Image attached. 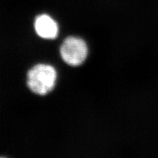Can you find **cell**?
Returning <instances> with one entry per match:
<instances>
[{
    "instance_id": "cell-2",
    "label": "cell",
    "mask_w": 158,
    "mask_h": 158,
    "mask_svg": "<svg viewBox=\"0 0 158 158\" xmlns=\"http://www.w3.org/2000/svg\"><path fill=\"white\" fill-rule=\"evenodd\" d=\"M60 54L63 60L69 65L77 67L86 59L88 48L82 38L70 36L67 38L61 44Z\"/></svg>"
},
{
    "instance_id": "cell-1",
    "label": "cell",
    "mask_w": 158,
    "mask_h": 158,
    "mask_svg": "<svg viewBox=\"0 0 158 158\" xmlns=\"http://www.w3.org/2000/svg\"><path fill=\"white\" fill-rule=\"evenodd\" d=\"M56 78L57 72L52 66L38 64L28 73V86L36 94L45 95L53 90Z\"/></svg>"
},
{
    "instance_id": "cell-3",
    "label": "cell",
    "mask_w": 158,
    "mask_h": 158,
    "mask_svg": "<svg viewBox=\"0 0 158 158\" xmlns=\"http://www.w3.org/2000/svg\"><path fill=\"white\" fill-rule=\"evenodd\" d=\"M34 28L39 36L49 40L56 38L59 31L57 23L46 14L40 15L36 17L34 22Z\"/></svg>"
}]
</instances>
